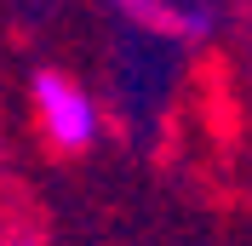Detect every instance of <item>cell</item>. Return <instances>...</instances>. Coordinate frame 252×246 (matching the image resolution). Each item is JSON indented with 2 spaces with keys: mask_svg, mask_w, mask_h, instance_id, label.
Segmentation results:
<instances>
[{
  "mask_svg": "<svg viewBox=\"0 0 252 246\" xmlns=\"http://www.w3.org/2000/svg\"><path fill=\"white\" fill-rule=\"evenodd\" d=\"M138 29L149 34H166V40H184V46H201L212 40L218 29V12H212V0H115Z\"/></svg>",
  "mask_w": 252,
  "mask_h": 246,
  "instance_id": "obj_2",
  "label": "cell"
},
{
  "mask_svg": "<svg viewBox=\"0 0 252 246\" xmlns=\"http://www.w3.org/2000/svg\"><path fill=\"white\" fill-rule=\"evenodd\" d=\"M0 246H46V241H40V235H29V229H17V235H6Z\"/></svg>",
  "mask_w": 252,
  "mask_h": 246,
  "instance_id": "obj_3",
  "label": "cell"
},
{
  "mask_svg": "<svg viewBox=\"0 0 252 246\" xmlns=\"http://www.w3.org/2000/svg\"><path fill=\"white\" fill-rule=\"evenodd\" d=\"M34 115H40V132H46L52 149L63 154H80V149H92L97 143V103L92 92L80 86V80L58 75V69H40L34 75Z\"/></svg>",
  "mask_w": 252,
  "mask_h": 246,
  "instance_id": "obj_1",
  "label": "cell"
}]
</instances>
